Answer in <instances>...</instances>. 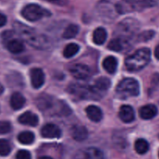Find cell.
<instances>
[{
  "label": "cell",
  "instance_id": "6",
  "mask_svg": "<svg viewBox=\"0 0 159 159\" xmlns=\"http://www.w3.org/2000/svg\"><path fill=\"white\" fill-rule=\"evenodd\" d=\"M155 5V0H122V2L116 5V8L118 13L123 14L131 11H141Z\"/></svg>",
  "mask_w": 159,
  "mask_h": 159
},
{
  "label": "cell",
  "instance_id": "5",
  "mask_svg": "<svg viewBox=\"0 0 159 159\" xmlns=\"http://www.w3.org/2000/svg\"><path fill=\"white\" fill-rule=\"evenodd\" d=\"M116 92L120 98L124 99L138 96L140 92L139 84L134 78H125L118 84Z\"/></svg>",
  "mask_w": 159,
  "mask_h": 159
},
{
  "label": "cell",
  "instance_id": "34",
  "mask_svg": "<svg viewBox=\"0 0 159 159\" xmlns=\"http://www.w3.org/2000/svg\"><path fill=\"white\" fill-rule=\"evenodd\" d=\"M6 21H7V19L6 16L2 13H0V27L4 26L6 23Z\"/></svg>",
  "mask_w": 159,
  "mask_h": 159
},
{
  "label": "cell",
  "instance_id": "22",
  "mask_svg": "<svg viewBox=\"0 0 159 159\" xmlns=\"http://www.w3.org/2000/svg\"><path fill=\"white\" fill-rule=\"evenodd\" d=\"M117 60L113 56H108L102 62L103 68L105 69L106 71L108 72L109 73H114L116 72V68H117Z\"/></svg>",
  "mask_w": 159,
  "mask_h": 159
},
{
  "label": "cell",
  "instance_id": "35",
  "mask_svg": "<svg viewBox=\"0 0 159 159\" xmlns=\"http://www.w3.org/2000/svg\"><path fill=\"white\" fill-rule=\"evenodd\" d=\"M155 57L157 58V59H159V45L156 47V48H155Z\"/></svg>",
  "mask_w": 159,
  "mask_h": 159
},
{
  "label": "cell",
  "instance_id": "28",
  "mask_svg": "<svg viewBox=\"0 0 159 159\" xmlns=\"http://www.w3.org/2000/svg\"><path fill=\"white\" fill-rule=\"evenodd\" d=\"M124 40L122 38H114L108 44V48L113 51H120L124 48Z\"/></svg>",
  "mask_w": 159,
  "mask_h": 159
},
{
  "label": "cell",
  "instance_id": "3",
  "mask_svg": "<svg viewBox=\"0 0 159 159\" xmlns=\"http://www.w3.org/2000/svg\"><path fill=\"white\" fill-rule=\"evenodd\" d=\"M151 59V51L148 48L138 49L125 60V65L130 71H138L148 64Z\"/></svg>",
  "mask_w": 159,
  "mask_h": 159
},
{
  "label": "cell",
  "instance_id": "25",
  "mask_svg": "<svg viewBox=\"0 0 159 159\" xmlns=\"http://www.w3.org/2000/svg\"><path fill=\"white\" fill-rule=\"evenodd\" d=\"M134 147L138 154H144L148 151L149 144L147 140H144V139H138L135 142Z\"/></svg>",
  "mask_w": 159,
  "mask_h": 159
},
{
  "label": "cell",
  "instance_id": "31",
  "mask_svg": "<svg viewBox=\"0 0 159 159\" xmlns=\"http://www.w3.org/2000/svg\"><path fill=\"white\" fill-rule=\"evenodd\" d=\"M11 131V124L7 121H0V134H5Z\"/></svg>",
  "mask_w": 159,
  "mask_h": 159
},
{
  "label": "cell",
  "instance_id": "26",
  "mask_svg": "<svg viewBox=\"0 0 159 159\" xmlns=\"http://www.w3.org/2000/svg\"><path fill=\"white\" fill-rule=\"evenodd\" d=\"M79 31V27L76 24H70L67 26L63 33V37L65 39H71L75 37Z\"/></svg>",
  "mask_w": 159,
  "mask_h": 159
},
{
  "label": "cell",
  "instance_id": "17",
  "mask_svg": "<svg viewBox=\"0 0 159 159\" xmlns=\"http://www.w3.org/2000/svg\"><path fill=\"white\" fill-rule=\"evenodd\" d=\"M158 113V108L154 104H147L140 108V117L143 119H151Z\"/></svg>",
  "mask_w": 159,
  "mask_h": 159
},
{
  "label": "cell",
  "instance_id": "20",
  "mask_svg": "<svg viewBox=\"0 0 159 159\" xmlns=\"http://www.w3.org/2000/svg\"><path fill=\"white\" fill-rule=\"evenodd\" d=\"M26 103V99L19 92H15L11 96L10 105L14 110H19L24 106Z\"/></svg>",
  "mask_w": 159,
  "mask_h": 159
},
{
  "label": "cell",
  "instance_id": "10",
  "mask_svg": "<svg viewBox=\"0 0 159 159\" xmlns=\"http://www.w3.org/2000/svg\"><path fill=\"white\" fill-rule=\"evenodd\" d=\"M71 159H104V155L98 148L86 147L76 151Z\"/></svg>",
  "mask_w": 159,
  "mask_h": 159
},
{
  "label": "cell",
  "instance_id": "1",
  "mask_svg": "<svg viewBox=\"0 0 159 159\" xmlns=\"http://www.w3.org/2000/svg\"><path fill=\"white\" fill-rule=\"evenodd\" d=\"M16 33L30 46L37 49H46L49 48L50 41L45 35L20 22H15L13 24Z\"/></svg>",
  "mask_w": 159,
  "mask_h": 159
},
{
  "label": "cell",
  "instance_id": "7",
  "mask_svg": "<svg viewBox=\"0 0 159 159\" xmlns=\"http://www.w3.org/2000/svg\"><path fill=\"white\" fill-rule=\"evenodd\" d=\"M22 16L29 21H37L44 17L51 15V12L37 4H29L22 9Z\"/></svg>",
  "mask_w": 159,
  "mask_h": 159
},
{
  "label": "cell",
  "instance_id": "36",
  "mask_svg": "<svg viewBox=\"0 0 159 159\" xmlns=\"http://www.w3.org/2000/svg\"><path fill=\"white\" fill-rule=\"evenodd\" d=\"M3 91H4V87H3V86L0 84V94H2L3 93Z\"/></svg>",
  "mask_w": 159,
  "mask_h": 159
},
{
  "label": "cell",
  "instance_id": "27",
  "mask_svg": "<svg viewBox=\"0 0 159 159\" xmlns=\"http://www.w3.org/2000/svg\"><path fill=\"white\" fill-rule=\"evenodd\" d=\"M79 46L77 44L71 43L67 45L63 51V55L65 58H71L75 55L79 51Z\"/></svg>",
  "mask_w": 159,
  "mask_h": 159
},
{
  "label": "cell",
  "instance_id": "14",
  "mask_svg": "<svg viewBox=\"0 0 159 159\" xmlns=\"http://www.w3.org/2000/svg\"><path fill=\"white\" fill-rule=\"evenodd\" d=\"M72 138L77 141H83L88 137V130L82 125H75L70 129Z\"/></svg>",
  "mask_w": 159,
  "mask_h": 159
},
{
  "label": "cell",
  "instance_id": "13",
  "mask_svg": "<svg viewBox=\"0 0 159 159\" xmlns=\"http://www.w3.org/2000/svg\"><path fill=\"white\" fill-rule=\"evenodd\" d=\"M30 80L32 86L36 89L40 88L44 84V73L40 68H33L30 70Z\"/></svg>",
  "mask_w": 159,
  "mask_h": 159
},
{
  "label": "cell",
  "instance_id": "4",
  "mask_svg": "<svg viewBox=\"0 0 159 159\" xmlns=\"http://www.w3.org/2000/svg\"><path fill=\"white\" fill-rule=\"evenodd\" d=\"M68 91L70 94L80 99L98 100L101 98V92L99 91L94 86L74 83L69 85Z\"/></svg>",
  "mask_w": 159,
  "mask_h": 159
},
{
  "label": "cell",
  "instance_id": "37",
  "mask_svg": "<svg viewBox=\"0 0 159 159\" xmlns=\"http://www.w3.org/2000/svg\"><path fill=\"white\" fill-rule=\"evenodd\" d=\"M39 159H53V158L51 157H48V156H43V157H39Z\"/></svg>",
  "mask_w": 159,
  "mask_h": 159
},
{
  "label": "cell",
  "instance_id": "2",
  "mask_svg": "<svg viewBox=\"0 0 159 159\" xmlns=\"http://www.w3.org/2000/svg\"><path fill=\"white\" fill-rule=\"evenodd\" d=\"M37 106L41 112H48L50 115L63 116L71 114L70 108L61 101H57L48 94H41L37 99Z\"/></svg>",
  "mask_w": 159,
  "mask_h": 159
},
{
  "label": "cell",
  "instance_id": "16",
  "mask_svg": "<svg viewBox=\"0 0 159 159\" xmlns=\"http://www.w3.org/2000/svg\"><path fill=\"white\" fill-rule=\"evenodd\" d=\"M18 121L21 124L27 125L30 126H36L38 124V117L37 115L31 112H26L23 114H22L18 118Z\"/></svg>",
  "mask_w": 159,
  "mask_h": 159
},
{
  "label": "cell",
  "instance_id": "33",
  "mask_svg": "<svg viewBox=\"0 0 159 159\" xmlns=\"http://www.w3.org/2000/svg\"><path fill=\"white\" fill-rule=\"evenodd\" d=\"M45 1L58 6H65L68 3V0H45Z\"/></svg>",
  "mask_w": 159,
  "mask_h": 159
},
{
  "label": "cell",
  "instance_id": "29",
  "mask_svg": "<svg viewBox=\"0 0 159 159\" xmlns=\"http://www.w3.org/2000/svg\"><path fill=\"white\" fill-rule=\"evenodd\" d=\"M11 151V146L9 141L6 140H0V155L7 156Z\"/></svg>",
  "mask_w": 159,
  "mask_h": 159
},
{
  "label": "cell",
  "instance_id": "38",
  "mask_svg": "<svg viewBox=\"0 0 159 159\" xmlns=\"http://www.w3.org/2000/svg\"><path fill=\"white\" fill-rule=\"evenodd\" d=\"M158 157H159V152H158Z\"/></svg>",
  "mask_w": 159,
  "mask_h": 159
},
{
  "label": "cell",
  "instance_id": "8",
  "mask_svg": "<svg viewBox=\"0 0 159 159\" xmlns=\"http://www.w3.org/2000/svg\"><path fill=\"white\" fill-rule=\"evenodd\" d=\"M96 12L98 15L103 20H113L117 14L116 5H113L110 2L107 0L100 1L96 6Z\"/></svg>",
  "mask_w": 159,
  "mask_h": 159
},
{
  "label": "cell",
  "instance_id": "12",
  "mask_svg": "<svg viewBox=\"0 0 159 159\" xmlns=\"http://www.w3.org/2000/svg\"><path fill=\"white\" fill-rule=\"evenodd\" d=\"M42 137L45 138H59L61 135V129L55 124L48 123L42 127L41 131Z\"/></svg>",
  "mask_w": 159,
  "mask_h": 159
},
{
  "label": "cell",
  "instance_id": "19",
  "mask_svg": "<svg viewBox=\"0 0 159 159\" xmlns=\"http://www.w3.org/2000/svg\"><path fill=\"white\" fill-rule=\"evenodd\" d=\"M85 112H86L87 115L89 118V119H91L92 121L98 122L100 121L102 118V112L101 111V109L99 107L96 105H89L85 109Z\"/></svg>",
  "mask_w": 159,
  "mask_h": 159
},
{
  "label": "cell",
  "instance_id": "32",
  "mask_svg": "<svg viewBox=\"0 0 159 159\" xmlns=\"http://www.w3.org/2000/svg\"><path fill=\"white\" fill-rule=\"evenodd\" d=\"M16 159H31L30 153L26 150H20L16 153Z\"/></svg>",
  "mask_w": 159,
  "mask_h": 159
},
{
  "label": "cell",
  "instance_id": "21",
  "mask_svg": "<svg viewBox=\"0 0 159 159\" xmlns=\"http://www.w3.org/2000/svg\"><path fill=\"white\" fill-rule=\"evenodd\" d=\"M107 31L103 27H98L93 32V40L96 45H101L107 40Z\"/></svg>",
  "mask_w": 159,
  "mask_h": 159
},
{
  "label": "cell",
  "instance_id": "24",
  "mask_svg": "<svg viewBox=\"0 0 159 159\" xmlns=\"http://www.w3.org/2000/svg\"><path fill=\"white\" fill-rule=\"evenodd\" d=\"M34 134L30 131H24L18 135V140L22 144H31L34 141Z\"/></svg>",
  "mask_w": 159,
  "mask_h": 159
},
{
  "label": "cell",
  "instance_id": "11",
  "mask_svg": "<svg viewBox=\"0 0 159 159\" xmlns=\"http://www.w3.org/2000/svg\"><path fill=\"white\" fill-rule=\"evenodd\" d=\"M70 73L78 80H85L91 74V70L88 65L85 64H75L70 68Z\"/></svg>",
  "mask_w": 159,
  "mask_h": 159
},
{
  "label": "cell",
  "instance_id": "18",
  "mask_svg": "<svg viewBox=\"0 0 159 159\" xmlns=\"http://www.w3.org/2000/svg\"><path fill=\"white\" fill-rule=\"evenodd\" d=\"M6 48L13 54H19L24 50V45L21 41L16 38H11L6 43Z\"/></svg>",
  "mask_w": 159,
  "mask_h": 159
},
{
  "label": "cell",
  "instance_id": "15",
  "mask_svg": "<svg viewBox=\"0 0 159 159\" xmlns=\"http://www.w3.org/2000/svg\"><path fill=\"white\" fill-rule=\"evenodd\" d=\"M119 116L123 122L126 123H130L133 122L135 118L134 111L131 106L127 105V104L123 105L120 109Z\"/></svg>",
  "mask_w": 159,
  "mask_h": 159
},
{
  "label": "cell",
  "instance_id": "9",
  "mask_svg": "<svg viewBox=\"0 0 159 159\" xmlns=\"http://www.w3.org/2000/svg\"><path fill=\"white\" fill-rule=\"evenodd\" d=\"M139 27V23L134 19H126L120 23L116 27V32L120 35L121 38L124 37L132 36Z\"/></svg>",
  "mask_w": 159,
  "mask_h": 159
},
{
  "label": "cell",
  "instance_id": "30",
  "mask_svg": "<svg viewBox=\"0 0 159 159\" xmlns=\"http://www.w3.org/2000/svg\"><path fill=\"white\" fill-rule=\"evenodd\" d=\"M155 35V31H147L141 33L138 37L139 41H146L151 40L152 37Z\"/></svg>",
  "mask_w": 159,
  "mask_h": 159
},
{
  "label": "cell",
  "instance_id": "39",
  "mask_svg": "<svg viewBox=\"0 0 159 159\" xmlns=\"http://www.w3.org/2000/svg\"><path fill=\"white\" fill-rule=\"evenodd\" d=\"M158 137H159V135H158Z\"/></svg>",
  "mask_w": 159,
  "mask_h": 159
},
{
  "label": "cell",
  "instance_id": "23",
  "mask_svg": "<svg viewBox=\"0 0 159 159\" xmlns=\"http://www.w3.org/2000/svg\"><path fill=\"white\" fill-rule=\"evenodd\" d=\"M110 85H111V82H110V80L107 77H103V76L98 78L95 81L94 84V87L100 92L108 90Z\"/></svg>",
  "mask_w": 159,
  "mask_h": 159
}]
</instances>
